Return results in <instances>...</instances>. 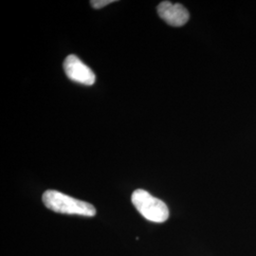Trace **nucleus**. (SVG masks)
<instances>
[{
    "instance_id": "obj_1",
    "label": "nucleus",
    "mask_w": 256,
    "mask_h": 256,
    "mask_svg": "<svg viewBox=\"0 0 256 256\" xmlns=\"http://www.w3.org/2000/svg\"><path fill=\"white\" fill-rule=\"evenodd\" d=\"M42 200L48 209L55 212L90 218L96 214V209L90 203L76 200L55 190H48L44 192Z\"/></svg>"
},
{
    "instance_id": "obj_2",
    "label": "nucleus",
    "mask_w": 256,
    "mask_h": 256,
    "mask_svg": "<svg viewBox=\"0 0 256 256\" xmlns=\"http://www.w3.org/2000/svg\"><path fill=\"white\" fill-rule=\"evenodd\" d=\"M131 200L138 212L149 221L162 223L169 218V210L164 202L154 198L146 190L134 191Z\"/></svg>"
},
{
    "instance_id": "obj_3",
    "label": "nucleus",
    "mask_w": 256,
    "mask_h": 256,
    "mask_svg": "<svg viewBox=\"0 0 256 256\" xmlns=\"http://www.w3.org/2000/svg\"><path fill=\"white\" fill-rule=\"evenodd\" d=\"M64 70L72 81L84 86H92L96 80V76L92 68L84 64L76 55H68L66 58Z\"/></svg>"
},
{
    "instance_id": "obj_4",
    "label": "nucleus",
    "mask_w": 256,
    "mask_h": 256,
    "mask_svg": "<svg viewBox=\"0 0 256 256\" xmlns=\"http://www.w3.org/2000/svg\"><path fill=\"white\" fill-rule=\"evenodd\" d=\"M158 14L160 18L173 27H182L189 20V12L182 4H173L170 1H162L158 6Z\"/></svg>"
},
{
    "instance_id": "obj_5",
    "label": "nucleus",
    "mask_w": 256,
    "mask_h": 256,
    "mask_svg": "<svg viewBox=\"0 0 256 256\" xmlns=\"http://www.w3.org/2000/svg\"><path fill=\"white\" fill-rule=\"evenodd\" d=\"M113 2H115V0H92L90 1V4L95 9H101Z\"/></svg>"
}]
</instances>
